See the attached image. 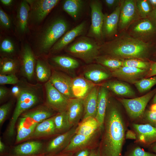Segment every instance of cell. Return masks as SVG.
<instances>
[{
	"label": "cell",
	"mask_w": 156,
	"mask_h": 156,
	"mask_svg": "<svg viewBox=\"0 0 156 156\" xmlns=\"http://www.w3.org/2000/svg\"><path fill=\"white\" fill-rule=\"evenodd\" d=\"M103 127L98 149L99 156H121L125 136V125L118 107L108 101Z\"/></svg>",
	"instance_id": "6da1fadb"
},
{
	"label": "cell",
	"mask_w": 156,
	"mask_h": 156,
	"mask_svg": "<svg viewBox=\"0 0 156 156\" xmlns=\"http://www.w3.org/2000/svg\"><path fill=\"white\" fill-rule=\"evenodd\" d=\"M151 45L132 37L124 31L111 40L101 44L100 55L123 61L131 58L148 60Z\"/></svg>",
	"instance_id": "7a4b0ae2"
},
{
	"label": "cell",
	"mask_w": 156,
	"mask_h": 156,
	"mask_svg": "<svg viewBox=\"0 0 156 156\" xmlns=\"http://www.w3.org/2000/svg\"><path fill=\"white\" fill-rule=\"evenodd\" d=\"M100 45L92 38L80 36L67 46L65 50L72 56L87 64H90L100 55Z\"/></svg>",
	"instance_id": "3957f363"
},
{
	"label": "cell",
	"mask_w": 156,
	"mask_h": 156,
	"mask_svg": "<svg viewBox=\"0 0 156 156\" xmlns=\"http://www.w3.org/2000/svg\"><path fill=\"white\" fill-rule=\"evenodd\" d=\"M68 22L64 18H57L52 21L42 34L40 40L41 50L47 51L51 49L56 42L68 31Z\"/></svg>",
	"instance_id": "277c9868"
},
{
	"label": "cell",
	"mask_w": 156,
	"mask_h": 156,
	"mask_svg": "<svg viewBox=\"0 0 156 156\" xmlns=\"http://www.w3.org/2000/svg\"><path fill=\"white\" fill-rule=\"evenodd\" d=\"M125 31L132 37L147 43L151 44V41L156 37V27L148 18L138 20Z\"/></svg>",
	"instance_id": "5b68a950"
},
{
	"label": "cell",
	"mask_w": 156,
	"mask_h": 156,
	"mask_svg": "<svg viewBox=\"0 0 156 156\" xmlns=\"http://www.w3.org/2000/svg\"><path fill=\"white\" fill-rule=\"evenodd\" d=\"M91 24L87 36L92 38L101 44L104 42L102 28L104 14L101 1L93 0L90 1Z\"/></svg>",
	"instance_id": "8992f818"
},
{
	"label": "cell",
	"mask_w": 156,
	"mask_h": 156,
	"mask_svg": "<svg viewBox=\"0 0 156 156\" xmlns=\"http://www.w3.org/2000/svg\"><path fill=\"white\" fill-rule=\"evenodd\" d=\"M156 93V88L141 96L131 99H119L130 117L135 120L144 113L146 107Z\"/></svg>",
	"instance_id": "52a82bcc"
},
{
	"label": "cell",
	"mask_w": 156,
	"mask_h": 156,
	"mask_svg": "<svg viewBox=\"0 0 156 156\" xmlns=\"http://www.w3.org/2000/svg\"><path fill=\"white\" fill-rule=\"evenodd\" d=\"M137 0H121L118 30L125 31L133 23L141 18L136 6Z\"/></svg>",
	"instance_id": "ba28073f"
},
{
	"label": "cell",
	"mask_w": 156,
	"mask_h": 156,
	"mask_svg": "<svg viewBox=\"0 0 156 156\" xmlns=\"http://www.w3.org/2000/svg\"><path fill=\"white\" fill-rule=\"evenodd\" d=\"M45 87L47 105L58 113L66 112L70 99L56 89L49 81Z\"/></svg>",
	"instance_id": "9c48e42d"
},
{
	"label": "cell",
	"mask_w": 156,
	"mask_h": 156,
	"mask_svg": "<svg viewBox=\"0 0 156 156\" xmlns=\"http://www.w3.org/2000/svg\"><path fill=\"white\" fill-rule=\"evenodd\" d=\"M120 8L121 3L111 14H104L102 28L104 39L114 38L118 35Z\"/></svg>",
	"instance_id": "30bf717a"
},
{
	"label": "cell",
	"mask_w": 156,
	"mask_h": 156,
	"mask_svg": "<svg viewBox=\"0 0 156 156\" xmlns=\"http://www.w3.org/2000/svg\"><path fill=\"white\" fill-rule=\"evenodd\" d=\"M83 76L96 85L112 77L111 71L97 63L86 66L84 68Z\"/></svg>",
	"instance_id": "8fae6325"
},
{
	"label": "cell",
	"mask_w": 156,
	"mask_h": 156,
	"mask_svg": "<svg viewBox=\"0 0 156 156\" xmlns=\"http://www.w3.org/2000/svg\"><path fill=\"white\" fill-rule=\"evenodd\" d=\"M87 23L84 21L66 32L51 49L52 53L58 52L65 48L86 31Z\"/></svg>",
	"instance_id": "7c38bea8"
},
{
	"label": "cell",
	"mask_w": 156,
	"mask_h": 156,
	"mask_svg": "<svg viewBox=\"0 0 156 156\" xmlns=\"http://www.w3.org/2000/svg\"><path fill=\"white\" fill-rule=\"evenodd\" d=\"M148 71V70L133 67L122 66L111 72L112 77L134 84L137 81L145 78Z\"/></svg>",
	"instance_id": "4fadbf2b"
},
{
	"label": "cell",
	"mask_w": 156,
	"mask_h": 156,
	"mask_svg": "<svg viewBox=\"0 0 156 156\" xmlns=\"http://www.w3.org/2000/svg\"><path fill=\"white\" fill-rule=\"evenodd\" d=\"M72 79L68 75L54 71L49 81L59 92L69 99L75 98L72 91Z\"/></svg>",
	"instance_id": "5bb4252c"
},
{
	"label": "cell",
	"mask_w": 156,
	"mask_h": 156,
	"mask_svg": "<svg viewBox=\"0 0 156 156\" xmlns=\"http://www.w3.org/2000/svg\"><path fill=\"white\" fill-rule=\"evenodd\" d=\"M27 1L31 9L33 16L38 21L43 20L59 1L58 0Z\"/></svg>",
	"instance_id": "9a60e30c"
},
{
	"label": "cell",
	"mask_w": 156,
	"mask_h": 156,
	"mask_svg": "<svg viewBox=\"0 0 156 156\" xmlns=\"http://www.w3.org/2000/svg\"><path fill=\"white\" fill-rule=\"evenodd\" d=\"M133 127L137 135V141L143 146L149 147L156 142V127L148 124L134 123Z\"/></svg>",
	"instance_id": "2e32d148"
},
{
	"label": "cell",
	"mask_w": 156,
	"mask_h": 156,
	"mask_svg": "<svg viewBox=\"0 0 156 156\" xmlns=\"http://www.w3.org/2000/svg\"><path fill=\"white\" fill-rule=\"evenodd\" d=\"M99 131L89 136L75 134L63 152L73 153L81 149L90 147L96 140Z\"/></svg>",
	"instance_id": "e0dca14e"
},
{
	"label": "cell",
	"mask_w": 156,
	"mask_h": 156,
	"mask_svg": "<svg viewBox=\"0 0 156 156\" xmlns=\"http://www.w3.org/2000/svg\"><path fill=\"white\" fill-rule=\"evenodd\" d=\"M77 126L73 127L68 131L60 134L52 140L47 146V152L51 154H55L63 150L68 145L75 134Z\"/></svg>",
	"instance_id": "ac0fdd59"
},
{
	"label": "cell",
	"mask_w": 156,
	"mask_h": 156,
	"mask_svg": "<svg viewBox=\"0 0 156 156\" xmlns=\"http://www.w3.org/2000/svg\"><path fill=\"white\" fill-rule=\"evenodd\" d=\"M83 99H70L66 111L70 123L72 126H77L84 113Z\"/></svg>",
	"instance_id": "d6986e66"
},
{
	"label": "cell",
	"mask_w": 156,
	"mask_h": 156,
	"mask_svg": "<svg viewBox=\"0 0 156 156\" xmlns=\"http://www.w3.org/2000/svg\"><path fill=\"white\" fill-rule=\"evenodd\" d=\"M96 85L83 75L72 78V90L75 98L83 99Z\"/></svg>",
	"instance_id": "ffe728a7"
},
{
	"label": "cell",
	"mask_w": 156,
	"mask_h": 156,
	"mask_svg": "<svg viewBox=\"0 0 156 156\" xmlns=\"http://www.w3.org/2000/svg\"><path fill=\"white\" fill-rule=\"evenodd\" d=\"M99 85L105 88L119 96L131 97L135 95L134 91L131 87L127 83L122 81L108 80Z\"/></svg>",
	"instance_id": "44dd1931"
},
{
	"label": "cell",
	"mask_w": 156,
	"mask_h": 156,
	"mask_svg": "<svg viewBox=\"0 0 156 156\" xmlns=\"http://www.w3.org/2000/svg\"><path fill=\"white\" fill-rule=\"evenodd\" d=\"M100 86L96 85L83 99L84 113L83 119L89 117L95 118Z\"/></svg>",
	"instance_id": "7402d4cb"
},
{
	"label": "cell",
	"mask_w": 156,
	"mask_h": 156,
	"mask_svg": "<svg viewBox=\"0 0 156 156\" xmlns=\"http://www.w3.org/2000/svg\"><path fill=\"white\" fill-rule=\"evenodd\" d=\"M35 59L34 54L28 45L24 47L22 55V72L28 80L33 77L35 67Z\"/></svg>",
	"instance_id": "603a6c76"
},
{
	"label": "cell",
	"mask_w": 156,
	"mask_h": 156,
	"mask_svg": "<svg viewBox=\"0 0 156 156\" xmlns=\"http://www.w3.org/2000/svg\"><path fill=\"white\" fill-rule=\"evenodd\" d=\"M38 123L29 119L21 117L18 125L16 143L30 139Z\"/></svg>",
	"instance_id": "cb8c5ba5"
},
{
	"label": "cell",
	"mask_w": 156,
	"mask_h": 156,
	"mask_svg": "<svg viewBox=\"0 0 156 156\" xmlns=\"http://www.w3.org/2000/svg\"><path fill=\"white\" fill-rule=\"evenodd\" d=\"M54 111L47 105L42 106L23 113L21 117L38 123L54 116Z\"/></svg>",
	"instance_id": "d4e9b609"
},
{
	"label": "cell",
	"mask_w": 156,
	"mask_h": 156,
	"mask_svg": "<svg viewBox=\"0 0 156 156\" xmlns=\"http://www.w3.org/2000/svg\"><path fill=\"white\" fill-rule=\"evenodd\" d=\"M99 86L97 112L95 118L101 128L104 123L109 93V90L106 88L102 86Z\"/></svg>",
	"instance_id": "484cf974"
},
{
	"label": "cell",
	"mask_w": 156,
	"mask_h": 156,
	"mask_svg": "<svg viewBox=\"0 0 156 156\" xmlns=\"http://www.w3.org/2000/svg\"><path fill=\"white\" fill-rule=\"evenodd\" d=\"M57 134L53 116L38 123L30 139L51 136Z\"/></svg>",
	"instance_id": "4316f807"
},
{
	"label": "cell",
	"mask_w": 156,
	"mask_h": 156,
	"mask_svg": "<svg viewBox=\"0 0 156 156\" xmlns=\"http://www.w3.org/2000/svg\"><path fill=\"white\" fill-rule=\"evenodd\" d=\"M77 125L75 134L86 136L92 135L101 128L96 118L92 117L82 119Z\"/></svg>",
	"instance_id": "83f0119b"
},
{
	"label": "cell",
	"mask_w": 156,
	"mask_h": 156,
	"mask_svg": "<svg viewBox=\"0 0 156 156\" xmlns=\"http://www.w3.org/2000/svg\"><path fill=\"white\" fill-rule=\"evenodd\" d=\"M42 146V143L40 142L30 141L15 146L14 151L16 156L35 155L40 152Z\"/></svg>",
	"instance_id": "f1b7e54d"
},
{
	"label": "cell",
	"mask_w": 156,
	"mask_h": 156,
	"mask_svg": "<svg viewBox=\"0 0 156 156\" xmlns=\"http://www.w3.org/2000/svg\"><path fill=\"white\" fill-rule=\"evenodd\" d=\"M85 1L82 0H66L62 4V8L75 21L79 18L85 6Z\"/></svg>",
	"instance_id": "f546056e"
},
{
	"label": "cell",
	"mask_w": 156,
	"mask_h": 156,
	"mask_svg": "<svg viewBox=\"0 0 156 156\" xmlns=\"http://www.w3.org/2000/svg\"><path fill=\"white\" fill-rule=\"evenodd\" d=\"M53 62L57 66L65 70H73L79 65V62L75 58L67 56H55L51 58Z\"/></svg>",
	"instance_id": "4dcf8cb0"
},
{
	"label": "cell",
	"mask_w": 156,
	"mask_h": 156,
	"mask_svg": "<svg viewBox=\"0 0 156 156\" xmlns=\"http://www.w3.org/2000/svg\"><path fill=\"white\" fill-rule=\"evenodd\" d=\"M53 117L57 134L64 133L73 127L70 123L66 112L58 113Z\"/></svg>",
	"instance_id": "1f68e13d"
},
{
	"label": "cell",
	"mask_w": 156,
	"mask_h": 156,
	"mask_svg": "<svg viewBox=\"0 0 156 156\" xmlns=\"http://www.w3.org/2000/svg\"><path fill=\"white\" fill-rule=\"evenodd\" d=\"M95 61L111 72L123 66V60L105 55H100Z\"/></svg>",
	"instance_id": "d6a6232c"
},
{
	"label": "cell",
	"mask_w": 156,
	"mask_h": 156,
	"mask_svg": "<svg viewBox=\"0 0 156 156\" xmlns=\"http://www.w3.org/2000/svg\"><path fill=\"white\" fill-rule=\"evenodd\" d=\"M30 6L27 0L23 1L20 5L18 14L19 28L22 32L25 31L27 28V23Z\"/></svg>",
	"instance_id": "836d02e7"
},
{
	"label": "cell",
	"mask_w": 156,
	"mask_h": 156,
	"mask_svg": "<svg viewBox=\"0 0 156 156\" xmlns=\"http://www.w3.org/2000/svg\"><path fill=\"white\" fill-rule=\"evenodd\" d=\"M35 72L37 79L38 81L42 82L49 81L52 74L50 68L40 60L37 62Z\"/></svg>",
	"instance_id": "e575fe53"
},
{
	"label": "cell",
	"mask_w": 156,
	"mask_h": 156,
	"mask_svg": "<svg viewBox=\"0 0 156 156\" xmlns=\"http://www.w3.org/2000/svg\"><path fill=\"white\" fill-rule=\"evenodd\" d=\"M16 69L15 62L12 59L5 57L1 59L0 73L1 74L9 75L14 74Z\"/></svg>",
	"instance_id": "d590c367"
},
{
	"label": "cell",
	"mask_w": 156,
	"mask_h": 156,
	"mask_svg": "<svg viewBox=\"0 0 156 156\" xmlns=\"http://www.w3.org/2000/svg\"><path fill=\"white\" fill-rule=\"evenodd\" d=\"M134 84L140 92H144L149 90L156 84V76L143 78Z\"/></svg>",
	"instance_id": "8d00e7d4"
},
{
	"label": "cell",
	"mask_w": 156,
	"mask_h": 156,
	"mask_svg": "<svg viewBox=\"0 0 156 156\" xmlns=\"http://www.w3.org/2000/svg\"><path fill=\"white\" fill-rule=\"evenodd\" d=\"M151 62L137 58H131L123 61V66L133 67L140 69L148 70Z\"/></svg>",
	"instance_id": "74e56055"
},
{
	"label": "cell",
	"mask_w": 156,
	"mask_h": 156,
	"mask_svg": "<svg viewBox=\"0 0 156 156\" xmlns=\"http://www.w3.org/2000/svg\"><path fill=\"white\" fill-rule=\"evenodd\" d=\"M136 6L141 18H147L153 10L148 0H137Z\"/></svg>",
	"instance_id": "f35d334b"
},
{
	"label": "cell",
	"mask_w": 156,
	"mask_h": 156,
	"mask_svg": "<svg viewBox=\"0 0 156 156\" xmlns=\"http://www.w3.org/2000/svg\"><path fill=\"white\" fill-rule=\"evenodd\" d=\"M123 156H156V154L147 152L138 146H135L128 150Z\"/></svg>",
	"instance_id": "ab89813d"
},
{
	"label": "cell",
	"mask_w": 156,
	"mask_h": 156,
	"mask_svg": "<svg viewBox=\"0 0 156 156\" xmlns=\"http://www.w3.org/2000/svg\"><path fill=\"white\" fill-rule=\"evenodd\" d=\"M19 79L15 74L9 75L0 74V84L14 85L18 83Z\"/></svg>",
	"instance_id": "60d3db41"
},
{
	"label": "cell",
	"mask_w": 156,
	"mask_h": 156,
	"mask_svg": "<svg viewBox=\"0 0 156 156\" xmlns=\"http://www.w3.org/2000/svg\"><path fill=\"white\" fill-rule=\"evenodd\" d=\"M0 51L4 53L11 54L14 51V47L12 42L8 39H5L0 44Z\"/></svg>",
	"instance_id": "b9f144b4"
},
{
	"label": "cell",
	"mask_w": 156,
	"mask_h": 156,
	"mask_svg": "<svg viewBox=\"0 0 156 156\" xmlns=\"http://www.w3.org/2000/svg\"><path fill=\"white\" fill-rule=\"evenodd\" d=\"M12 106L10 102H8L0 107V124L2 125L5 120Z\"/></svg>",
	"instance_id": "7bdbcfd3"
},
{
	"label": "cell",
	"mask_w": 156,
	"mask_h": 156,
	"mask_svg": "<svg viewBox=\"0 0 156 156\" xmlns=\"http://www.w3.org/2000/svg\"><path fill=\"white\" fill-rule=\"evenodd\" d=\"M144 118L146 124L156 127V111H147L144 113Z\"/></svg>",
	"instance_id": "ee69618b"
},
{
	"label": "cell",
	"mask_w": 156,
	"mask_h": 156,
	"mask_svg": "<svg viewBox=\"0 0 156 156\" xmlns=\"http://www.w3.org/2000/svg\"><path fill=\"white\" fill-rule=\"evenodd\" d=\"M0 23L4 27L9 28L11 25L10 19L6 13L1 8L0 10Z\"/></svg>",
	"instance_id": "f6af8a7d"
},
{
	"label": "cell",
	"mask_w": 156,
	"mask_h": 156,
	"mask_svg": "<svg viewBox=\"0 0 156 156\" xmlns=\"http://www.w3.org/2000/svg\"><path fill=\"white\" fill-rule=\"evenodd\" d=\"M121 1V0H104L103 1L108 8L115 9L120 4Z\"/></svg>",
	"instance_id": "bcb514c9"
},
{
	"label": "cell",
	"mask_w": 156,
	"mask_h": 156,
	"mask_svg": "<svg viewBox=\"0 0 156 156\" xmlns=\"http://www.w3.org/2000/svg\"><path fill=\"white\" fill-rule=\"evenodd\" d=\"M156 75V62H151L150 68L145 78H148Z\"/></svg>",
	"instance_id": "7dc6e473"
},
{
	"label": "cell",
	"mask_w": 156,
	"mask_h": 156,
	"mask_svg": "<svg viewBox=\"0 0 156 156\" xmlns=\"http://www.w3.org/2000/svg\"><path fill=\"white\" fill-rule=\"evenodd\" d=\"M92 149L90 147L81 149L75 152V156H88Z\"/></svg>",
	"instance_id": "c3c4849f"
},
{
	"label": "cell",
	"mask_w": 156,
	"mask_h": 156,
	"mask_svg": "<svg viewBox=\"0 0 156 156\" xmlns=\"http://www.w3.org/2000/svg\"><path fill=\"white\" fill-rule=\"evenodd\" d=\"M147 18L151 20L156 27V8L153 10Z\"/></svg>",
	"instance_id": "681fc988"
},
{
	"label": "cell",
	"mask_w": 156,
	"mask_h": 156,
	"mask_svg": "<svg viewBox=\"0 0 156 156\" xmlns=\"http://www.w3.org/2000/svg\"><path fill=\"white\" fill-rule=\"evenodd\" d=\"M8 90L6 88L2 86L0 87V99L1 101L8 94Z\"/></svg>",
	"instance_id": "f907efd6"
},
{
	"label": "cell",
	"mask_w": 156,
	"mask_h": 156,
	"mask_svg": "<svg viewBox=\"0 0 156 156\" xmlns=\"http://www.w3.org/2000/svg\"><path fill=\"white\" fill-rule=\"evenodd\" d=\"M125 137L126 138L128 139L136 140L137 139L136 134L133 131L130 130L127 131Z\"/></svg>",
	"instance_id": "816d5d0a"
},
{
	"label": "cell",
	"mask_w": 156,
	"mask_h": 156,
	"mask_svg": "<svg viewBox=\"0 0 156 156\" xmlns=\"http://www.w3.org/2000/svg\"><path fill=\"white\" fill-rule=\"evenodd\" d=\"M21 87L18 86H15L13 87L11 90L12 94L17 97L19 95Z\"/></svg>",
	"instance_id": "f5cc1de1"
},
{
	"label": "cell",
	"mask_w": 156,
	"mask_h": 156,
	"mask_svg": "<svg viewBox=\"0 0 156 156\" xmlns=\"http://www.w3.org/2000/svg\"><path fill=\"white\" fill-rule=\"evenodd\" d=\"M148 148L150 151L156 154V142L151 145Z\"/></svg>",
	"instance_id": "db71d44e"
},
{
	"label": "cell",
	"mask_w": 156,
	"mask_h": 156,
	"mask_svg": "<svg viewBox=\"0 0 156 156\" xmlns=\"http://www.w3.org/2000/svg\"><path fill=\"white\" fill-rule=\"evenodd\" d=\"M88 156H99L98 149H92Z\"/></svg>",
	"instance_id": "11a10c76"
},
{
	"label": "cell",
	"mask_w": 156,
	"mask_h": 156,
	"mask_svg": "<svg viewBox=\"0 0 156 156\" xmlns=\"http://www.w3.org/2000/svg\"><path fill=\"white\" fill-rule=\"evenodd\" d=\"M1 2L3 5L6 6L10 5L13 1L12 0H1Z\"/></svg>",
	"instance_id": "9f6ffc18"
},
{
	"label": "cell",
	"mask_w": 156,
	"mask_h": 156,
	"mask_svg": "<svg viewBox=\"0 0 156 156\" xmlns=\"http://www.w3.org/2000/svg\"><path fill=\"white\" fill-rule=\"evenodd\" d=\"M148 1L153 9L156 8V0H148Z\"/></svg>",
	"instance_id": "6f0895ef"
},
{
	"label": "cell",
	"mask_w": 156,
	"mask_h": 156,
	"mask_svg": "<svg viewBox=\"0 0 156 156\" xmlns=\"http://www.w3.org/2000/svg\"><path fill=\"white\" fill-rule=\"evenodd\" d=\"M5 148V146L4 143L2 142L1 140H0V152H3Z\"/></svg>",
	"instance_id": "680465c9"
},
{
	"label": "cell",
	"mask_w": 156,
	"mask_h": 156,
	"mask_svg": "<svg viewBox=\"0 0 156 156\" xmlns=\"http://www.w3.org/2000/svg\"><path fill=\"white\" fill-rule=\"evenodd\" d=\"M150 110L156 111V104H153L150 108Z\"/></svg>",
	"instance_id": "91938a15"
},
{
	"label": "cell",
	"mask_w": 156,
	"mask_h": 156,
	"mask_svg": "<svg viewBox=\"0 0 156 156\" xmlns=\"http://www.w3.org/2000/svg\"><path fill=\"white\" fill-rule=\"evenodd\" d=\"M64 154L56 156H72L73 153H64Z\"/></svg>",
	"instance_id": "94428289"
},
{
	"label": "cell",
	"mask_w": 156,
	"mask_h": 156,
	"mask_svg": "<svg viewBox=\"0 0 156 156\" xmlns=\"http://www.w3.org/2000/svg\"><path fill=\"white\" fill-rule=\"evenodd\" d=\"M153 104H156V93L154 95L152 101Z\"/></svg>",
	"instance_id": "6125c7cd"
},
{
	"label": "cell",
	"mask_w": 156,
	"mask_h": 156,
	"mask_svg": "<svg viewBox=\"0 0 156 156\" xmlns=\"http://www.w3.org/2000/svg\"><path fill=\"white\" fill-rule=\"evenodd\" d=\"M153 57L155 59V60H156V50L154 52L153 54Z\"/></svg>",
	"instance_id": "be15d7a7"
},
{
	"label": "cell",
	"mask_w": 156,
	"mask_h": 156,
	"mask_svg": "<svg viewBox=\"0 0 156 156\" xmlns=\"http://www.w3.org/2000/svg\"><path fill=\"white\" fill-rule=\"evenodd\" d=\"M37 156L36 155H30V156Z\"/></svg>",
	"instance_id": "e7e4bbea"
}]
</instances>
